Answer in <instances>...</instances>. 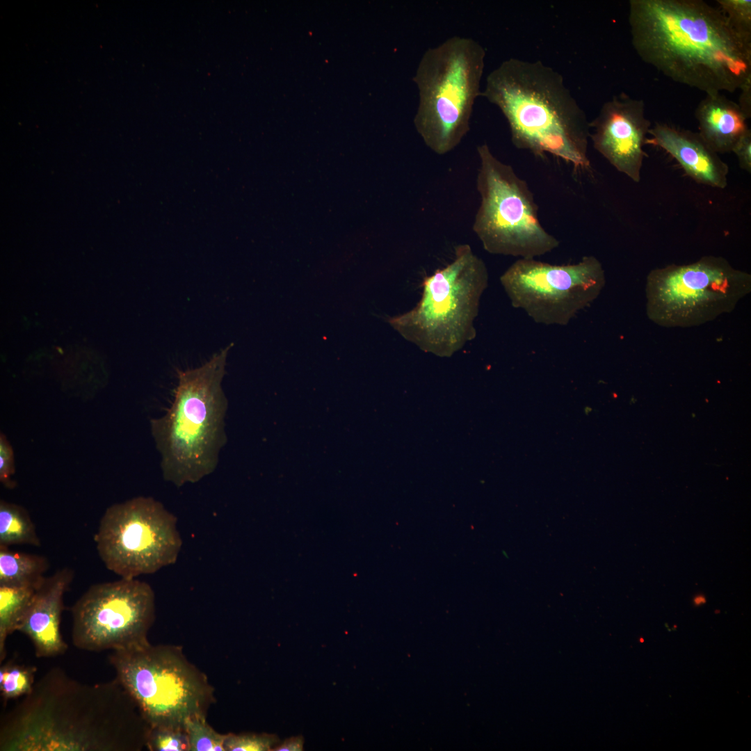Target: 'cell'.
Returning <instances> with one entry per match:
<instances>
[{
    "label": "cell",
    "mask_w": 751,
    "mask_h": 751,
    "mask_svg": "<svg viewBox=\"0 0 751 751\" xmlns=\"http://www.w3.org/2000/svg\"><path fill=\"white\" fill-rule=\"evenodd\" d=\"M74 576L70 568L57 570L46 577L35 590L28 611L17 631L26 634L32 641L38 658L63 654L67 646L60 630L64 594Z\"/></svg>",
    "instance_id": "14"
},
{
    "label": "cell",
    "mask_w": 751,
    "mask_h": 751,
    "mask_svg": "<svg viewBox=\"0 0 751 751\" xmlns=\"http://www.w3.org/2000/svg\"><path fill=\"white\" fill-rule=\"evenodd\" d=\"M651 127L644 102L622 93L606 102L590 122V139L613 167L638 183Z\"/></svg>",
    "instance_id": "13"
},
{
    "label": "cell",
    "mask_w": 751,
    "mask_h": 751,
    "mask_svg": "<svg viewBox=\"0 0 751 751\" xmlns=\"http://www.w3.org/2000/svg\"><path fill=\"white\" fill-rule=\"evenodd\" d=\"M177 517L152 497L115 503L103 515L95 542L106 567L124 579L155 573L177 559Z\"/></svg>",
    "instance_id": "10"
},
{
    "label": "cell",
    "mask_w": 751,
    "mask_h": 751,
    "mask_svg": "<svg viewBox=\"0 0 751 751\" xmlns=\"http://www.w3.org/2000/svg\"><path fill=\"white\" fill-rule=\"evenodd\" d=\"M695 116L697 133L718 154L732 152L737 142L750 131L748 118L738 103L721 93L706 95L698 104Z\"/></svg>",
    "instance_id": "16"
},
{
    "label": "cell",
    "mask_w": 751,
    "mask_h": 751,
    "mask_svg": "<svg viewBox=\"0 0 751 751\" xmlns=\"http://www.w3.org/2000/svg\"><path fill=\"white\" fill-rule=\"evenodd\" d=\"M277 736L270 734H227L225 751H269L278 744Z\"/></svg>",
    "instance_id": "23"
},
{
    "label": "cell",
    "mask_w": 751,
    "mask_h": 751,
    "mask_svg": "<svg viewBox=\"0 0 751 751\" xmlns=\"http://www.w3.org/2000/svg\"><path fill=\"white\" fill-rule=\"evenodd\" d=\"M751 292V275L724 257L706 255L688 264L652 270L645 284L646 314L665 328H691L731 313Z\"/></svg>",
    "instance_id": "9"
},
{
    "label": "cell",
    "mask_w": 751,
    "mask_h": 751,
    "mask_svg": "<svg viewBox=\"0 0 751 751\" xmlns=\"http://www.w3.org/2000/svg\"><path fill=\"white\" fill-rule=\"evenodd\" d=\"M231 346L199 367L178 370L170 407L151 420L163 478L177 487L198 482L217 467L227 442V399L222 381Z\"/></svg>",
    "instance_id": "4"
},
{
    "label": "cell",
    "mask_w": 751,
    "mask_h": 751,
    "mask_svg": "<svg viewBox=\"0 0 751 751\" xmlns=\"http://www.w3.org/2000/svg\"><path fill=\"white\" fill-rule=\"evenodd\" d=\"M155 610L154 592L146 582L121 578L92 585L72 608V643L89 652L145 645Z\"/></svg>",
    "instance_id": "12"
},
{
    "label": "cell",
    "mask_w": 751,
    "mask_h": 751,
    "mask_svg": "<svg viewBox=\"0 0 751 751\" xmlns=\"http://www.w3.org/2000/svg\"><path fill=\"white\" fill-rule=\"evenodd\" d=\"M692 416H693L695 417V414H692Z\"/></svg>",
    "instance_id": "31"
},
{
    "label": "cell",
    "mask_w": 751,
    "mask_h": 751,
    "mask_svg": "<svg viewBox=\"0 0 751 751\" xmlns=\"http://www.w3.org/2000/svg\"><path fill=\"white\" fill-rule=\"evenodd\" d=\"M738 160L740 168L751 172V131L745 134L732 150Z\"/></svg>",
    "instance_id": "26"
},
{
    "label": "cell",
    "mask_w": 751,
    "mask_h": 751,
    "mask_svg": "<svg viewBox=\"0 0 751 751\" xmlns=\"http://www.w3.org/2000/svg\"><path fill=\"white\" fill-rule=\"evenodd\" d=\"M40 546L35 526L23 507L4 500L0 502V546Z\"/></svg>",
    "instance_id": "19"
},
{
    "label": "cell",
    "mask_w": 751,
    "mask_h": 751,
    "mask_svg": "<svg viewBox=\"0 0 751 751\" xmlns=\"http://www.w3.org/2000/svg\"><path fill=\"white\" fill-rule=\"evenodd\" d=\"M149 726L115 678L81 683L47 671L0 720L1 751H140Z\"/></svg>",
    "instance_id": "1"
},
{
    "label": "cell",
    "mask_w": 751,
    "mask_h": 751,
    "mask_svg": "<svg viewBox=\"0 0 751 751\" xmlns=\"http://www.w3.org/2000/svg\"><path fill=\"white\" fill-rule=\"evenodd\" d=\"M146 748L150 751H189L185 730L168 728H149Z\"/></svg>",
    "instance_id": "22"
},
{
    "label": "cell",
    "mask_w": 751,
    "mask_h": 751,
    "mask_svg": "<svg viewBox=\"0 0 751 751\" xmlns=\"http://www.w3.org/2000/svg\"><path fill=\"white\" fill-rule=\"evenodd\" d=\"M486 51L476 40L454 35L428 48L412 78L419 95L413 123L426 146L438 155L457 147L470 130Z\"/></svg>",
    "instance_id": "5"
},
{
    "label": "cell",
    "mask_w": 751,
    "mask_h": 751,
    "mask_svg": "<svg viewBox=\"0 0 751 751\" xmlns=\"http://www.w3.org/2000/svg\"><path fill=\"white\" fill-rule=\"evenodd\" d=\"M36 670L34 666L12 662L1 666L0 692L4 706L10 700L21 698L31 692Z\"/></svg>",
    "instance_id": "20"
},
{
    "label": "cell",
    "mask_w": 751,
    "mask_h": 751,
    "mask_svg": "<svg viewBox=\"0 0 751 751\" xmlns=\"http://www.w3.org/2000/svg\"><path fill=\"white\" fill-rule=\"evenodd\" d=\"M481 197L472 225L483 249L492 255L535 258L559 246L538 218V206L527 182L499 160L485 143L476 148Z\"/></svg>",
    "instance_id": "8"
},
{
    "label": "cell",
    "mask_w": 751,
    "mask_h": 751,
    "mask_svg": "<svg viewBox=\"0 0 751 751\" xmlns=\"http://www.w3.org/2000/svg\"><path fill=\"white\" fill-rule=\"evenodd\" d=\"M116 679L137 704L149 728L184 729L193 718H207L216 702L206 674L181 646L150 642L109 655Z\"/></svg>",
    "instance_id": "7"
},
{
    "label": "cell",
    "mask_w": 751,
    "mask_h": 751,
    "mask_svg": "<svg viewBox=\"0 0 751 751\" xmlns=\"http://www.w3.org/2000/svg\"><path fill=\"white\" fill-rule=\"evenodd\" d=\"M189 751H225L227 734L216 732L207 722V718L195 717L189 719L184 727Z\"/></svg>",
    "instance_id": "21"
},
{
    "label": "cell",
    "mask_w": 751,
    "mask_h": 751,
    "mask_svg": "<svg viewBox=\"0 0 751 751\" xmlns=\"http://www.w3.org/2000/svg\"><path fill=\"white\" fill-rule=\"evenodd\" d=\"M632 46L673 81L708 94L734 92L751 78V37L702 0H630Z\"/></svg>",
    "instance_id": "2"
},
{
    "label": "cell",
    "mask_w": 751,
    "mask_h": 751,
    "mask_svg": "<svg viewBox=\"0 0 751 751\" xmlns=\"http://www.w3.org/2000/svg\"><path fill=\"white\" fill-rule=\"evenodd\" d=\"M35 588L0 586V663L4 660L7 637L18 628L32 601Z\"/></svg>",
    "instance_id": "18"
},
{
    "label": "cell",
    "mask_w": 751,
    "mask_h": 751,
    "mask_svg": "<svg viewBox=\"0 0 751 751\" xmlns=\"http://www.w3.org/2000/svg\"><path fill=\"white\" fill-rule=\"evenodd\" d=\"M718 8L738 32L751 37V1L717 0Z\"/></svg>",
    "instance_id": "24"
},
{
    "label": "cell",
    "mask_w": 751,
    "mask_h": 751,
    "mask_svg": "<svg viewBox=\"0 0 751 751\" xmlns=\"http://www.w3.org/2000/svg\"><path fill=\"white\" fill-rule=\"evenodd\" d=\"M693 603L695 606H700L706 603V598L703 595L696 596L693 599Z\"/></svg>",
    "instance_id": "29"
},
{
    "label": "cell",
    "mask_w": 751,
    "mask_h": 751,
    "mask_svg": "<svg viewBox=\"0 0 751 751\" xmlns=\"http://www.w3.org/2000/svg\"><path fill=\"white\" fill-rule=\"evenodd\" d=\"M640 642H641V643H643V642H644V640H643V638H641V639H640Z\"/></svg>",
    "instance_id": "30"
},
{
    "label": "cell",
    "mask_w": 751,
    "mask_h": 751,
    "mask_svg": "<svg viewBox=\"0 0 751 751\" xmlns=\"http://www.w3.org/2000/svg\"><path fill=\"white\" fill-rule=\"evenodd\" d=\"M481 97L501 111L517 149L590 171V122L552 67L540 60L506 59L487 76Z\"/></svg>",
    "instance_id": "3"
},
{
    "label": "cell",
    "mask_w": 751,
    "mask_h": 751,
    "mask_svg": "<svg viewBox=\"0 0 751 751\" xmlns=\"http://www.w3.org/2000/svg\"><path fill=\"white\" fill-rule=\"evenodd\" d=\"M304 739L302 736L287 738L282 743L277 744L273 751H300L302 750Z\"/></svg>",
    "instance_id": "28"
},
{
    "label": "cell",
    "mask_w": 751,
    "mask_h": 751,
    "mask_svg": "<svg viewBox=\"0 0 751 751\" xmlns=\"http://www.w3.org/2000/svg\"><path fill=\"white\" fill-rule=\"evenodd\" d=\"M488 280L483 260L469 244L458 245L449 264L424 278L417 305L388 322L421 350L449 357L475 339L474 323Z\"/></svg>",
    "instance_id": "6"
},
{
    "label": "cell",
    "mask_w": 751,
    "mask_h": 751,
    "mask_svg": "<svg viewBox=\"0 0 751 751\" xmlns=\"http://www.w3.org/2000/svg\"><path fill=\"white\" fill-rule=\"evenodd\" d=\"M741 94L738 104L745 116L751 117V78L748 79L739 89Z\"/></svg>",
    "instance_id": "27"
},
{
    "label": "cell",
    "mask_w": 751,
    "mask_h": 751,
    "mask_svg": "<svg viewBox=\"0 0 751 751\" xmlns=\"http://www.w3.org/2000/svg\"><path fill=\"white\" fill-rule=\"evenodd\" d=\"M49 568L46 558L0 546V586L37 589Z\"/></svg>",
    "instance_id": "17"
},
{
    "label": "cell",
    "mask_w": 751,
    "mask_h": 751,
    "mask_svg": "<svg viewBox=\"0 0 751 751\" xmlns=\"http://www.w3.org/2000/svg\"><path fill=\"white\" fill-rule=\"evenodd\" d=\"M15 473L13 451L3 435L0 437V481L7 487L12 488L15 483L11 477Z\"/></svg>",
    "instance_id": "25"
},
{
    "label": "cell",
    "mask_w": 751,
    "mask_h": 751,
    "mask_svg": "<svg viewBox=\"0 0 751 751\" xmlns=\"http://www.w3.org/2000/svg\"><path fill=\"white\" fill-rule=\"evenodd\" d=\"M499 280L513 307L536 323L564 326L599 297L606 274L593 255L560 265L519 258Z\"/></svg>",
    "instance_id": "11"
},
{
    "label": "cell",
    "mask_w": 751,
    "mask_h": 751,
    "mask_svg": "<svg viewBox=\"0 0 751 751\" xmlns=\"http://www.w3.org/2000/svg\"><path fill=\"white\" fill-rule=\"evenodd\" d=\"M648 135L646 144L668 153L697 183L720 189L727 186V164L697 132L666 123H656L649 129Z\"/></svg>",
    "instance_id": "15"
}]
</instances>
